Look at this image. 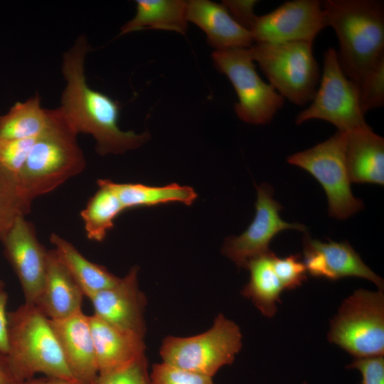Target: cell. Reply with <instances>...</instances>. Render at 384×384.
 I'll use <instances>...</instances> for the list:
<instances>
[{
    "label": "cell",
    "mask_w": 384,
    "mask_h": 384,
    "mask_svg": "<svg viewBox=\"0 0 384 384\" xmlns=\"http://www.w3.org/2000/svg\"><path fill=\"white\" fill-rule=\"evenodd\" d=\"M90 49L86 37L82 35L63 54L62 73L66 85L59 108L77 134L92 136L100 155L135 149L146 142L150 134L148 132L137 134L122 130L118 126V102L87 85L84 63Z\"/></svg>",
    "instance_id": "6da1fadb"
},
{
    "label": "cell",
    "mask_w": 384,
    "mask_h": 384,
    "mask_svg": "<svg viewBox=\"0 0 384 384\" xmlns=\"http://www.w3.org/2000/svg\"><path fill=\"white\" fill-rule=\"evenodd\" d=\"M339 42L340 67L356 85L384 59V4L377 0L321 1Z\"/></svg>",
    "instance_id": "7a4b0ae2"
},
{
    "label": "cell",
    "mask_w": 384,
    "mask_h": 384,
    "mask_svg": "<svg viewBox=\"0 0 384 384\" xmlns=\"http://www.w3.org/2000/svg\"><path fill=\"white\" fill-rule=\"evenodd\" d=\"M50 113L49 126L36 139L17 174L21 192L31 203L80 174L86 165L78 134L60 109L50 110Z\"/></svg>",
    "instance_id": "3957f363"
},
{
    "label": "cell",
    "mask_w": 384,
    "mask_h": 384,
    "mask_svg": "<svg viewBox=\"0 0 384 384\" xmlns=\"http://www.w3.org/2000/svg\"><path fill=\"white\" fill-rule=\"evenodd\" d=\"M7 321L6 355L20 378L27 381L43 373L48 378L75 380L50 320L36 305L24 303L7 313Z\"/></svg>",
    "instance_id": "277c9868"
},
{
    "label": "cell",
    "mask_w": 384,
    "mask_h": 384,
    "mask_svg": "<svg viewBox=\"0 0 384 384\" xmlns=\"http://www.w3.org/2000/svg\"><path fill=\"white\" fill-rule=\"evenodd\" d=\"M313 43H255L249 48L270 85L284 99L297 105L312 100L320 81Z\"/></svg>",
    "instance_id": "5b68a950"
},
{
    "label": "cell",
    "mask_w": 384,
    "mask_h": 384,
    "mask_svg": "<svg viewBox=\"0 0 384 384\" xmlns=\"http://www.w3.org/2000/svg\"><path fill=\"white\" fill-rule=\"evenodd\" d=\"M240 327L219 314L204 333L189 337H166L160 348L162 362L213 378L231 365L242 346Z\"/></svg>",
    "instance_id": "8992f818"
},
{
    "label": "cell",
    "mask_w": 384,
    "mask_h": 384,
    "mask_svg": "<svg viewBox=\"0 0 384 384\" xmlns=\"http://www.w3.org/2000/svg\"><path fill=\"white\" fill-rule=\"evenodd\" d=\"M327 337L354 358L383 356V291L356 290L331 320Z\"/></svg>",
    "instance_id": "52a82bcc"
},
{
    "label": "cell",
    "mask_w": 384,
    "mask_h": 384,
    "mask_svg": "<svg viewBox=\"0 0 384 384\" xmlns=\"http://www.w3.org/2000/svg\"><path fill=\"white\" fill-rule=\"evenodd\" d=\"M346 132L338 131L327 140L287 159L321 185L327 196L329 215L338 220L346 219L364 207L351 192L346 163Z\"/></svg>",
    "instance_id": "ba28073f"
},
{
    "label": "cell",
    "mask_w": 384,
    "mask_h": 384,
    "mask_svg": "<svg viewBox=\"0 0 384 384\" xmlns=\"http://www.w3.org/2000/svg\"><path fill=\"white\" fill-rule=\"evenodd\" d=\"M212 56L217 69L236 91L238 102L234 109L238 118L255 125L270 123L285 100L260 78L249 48L215 50Z\"/></svg>",
    "instance_id": "9c48e42d"
},
{
    "label": "cell",
    "mask_w": 384,
    "mask_h": 384,
    "mask_svg": "<svg viewBox=\"0 0 384 384\" xmlns=\"http://www.w3.org/2000/svg\"><path fill=\"white\" fill-rule=\"evenodd\" d=\"M321 77L311 104L297 115L295 123L321 119L346 133L369 127L361 108L357 86L342 71L337 51L331 47L324 54Z\"/></svg>",
    "instance_id": "30bf717a"
},
{
    "label": "cell",
    "mask_w": 384,
    "mask_h": 384,
    "mask_svg": "<svg viewBox=\"0 0 384 384\" xmlns=\"http://www.w3.org/2000/svg\"><path fill=\"white\" fill-rule=\"evenodd\" d=\"M255 215L248 228L238 236L225 239L222 253L237 267L246 268L248 261L270 252L271 240L284 230L293 229L306 233V227L300 223L283 220L279 211L282 206L274 199L273 187L267 183L256 186Z\"/></svg>",
    "instance_id": "8fae6325"
},
{
    "label": "cell",
    "mask_w": 384,
    "mask_h": 384,
    "mask_svg": "<svg viewBox=\"0 0 384 384\" xmlns=\"http://www.w3.org/2000/svg\"><path fill=\"white\" fill-rule=\"evenodd\" d=\"M328 26L321 1L294 0L257 16L250 30L255 43L306 41L313 43Z\"/></svg>",
    "instance_id": "7c38bea8"
},
{
    "label": "cell",
    "mask_w": 384,
    "mask_h": 384,
    "mask_svg": "<svg viewBox=\"0 0 384 384\" xmlns=\"http://www.w3.org/2000/svg\"><path fill=\"white\" fill-rule=\"evenodd\" d=\"M1 240L21 283L25 303L35 304L44 284L48 250L38 241L33 225L25 216L19 217Z\"/></svg>",
    "instance_id": "4fadbf2b"
},
{
    "label": "cell",
    "mask_w": 384,
    "mask_h": 384,
    "mask_svg": "<svg viewBox=\"0 0 384 384\" xmlns=\"http://www.w3.org/2000/svg\"><path fill=\"white\" fill-rule=\"evenodd\" d=\"M139 270L137 265L132 267L114 285L97 292L90 299L94 315L114 326L144 338L146 299L139 288Z\"/></svg>",
    "instance_id": "5bb4252c"
},
{
    "label": "cell",
    "mask_w": 384,
    "mask_h": 384,
    "mask_svg": "<svg viewBox=\"0 0 384 384\" xmlns=\"http://www.w3.org/2000/svg\"><path fill=\"white\" fill-rule=\"evenodd\" d=\"M328 240L324 242L312 239L307 233L304 235L303 262L307 274L333 281L346 277H361L371 281L379 290H383V279L363 262L348 241Z\"/></svg>",
    "instance_id": "9a60e30c"
},
{
    "label": "cell",
    "mask_w": 384,
    "mask_h": 384,
    "mask_svg": "<svg viewBox=\"0 0 384 384\" xmlns=\"http://www.w3.org/2000/svg\"><path fill=\"white\" fill-rule=\"evenodd\" d=\"M50 320L74 378L84 384H94L99 371L89 316L80 311L66 318Z\"/></svg>",
    "instance_id": "2e32d148"
},
{
    "label": "cell",
    "mask_w": 384,
    "mask_h": 384,
    "mask_svg": "<svg viewBox=\"0 0 384 384\" xmlns=\"http://www.w3.org/2000/svg\"><path fill=\"white\" fill-rule=\"evenodd\" d=\"M186 17L206 33L209 44L215 50L250 48L255 43L251 33L232 18L223 4L188 1Z\"/></svg>",
    "instance_id": "e0dca14e"
},
{
    "label": "cell",
    "mask_w": 384,
    "mask_h": 384,
    "mask_svg": "<svg viewBox=\"0 0 384 384\" xmlns=\"http://www.w3.org/2000/svg\"><path fill=\"white\" fill-rule=\"evenodd\" d=\"M84 296L55 250H48L44 284L34 305L49 319H61L82 311Z\"/></svg>",
    "instance_id": "ac0fdd59"
},
{
    "label": "cell",
    "mask_w": 384,
    "mask_h": 384,
    "mask_svg": "<svg viewBox=\"0 0 384 384\" xmlns=\"http://www.w3.org/2000/svg\"><path fill=\"white\" fill-rule=\"evenodd\" d=\"M98 374L124 366L145 354L144 338L89 316Z\"/></svg>",
    "instance_id": "d6986e66"
},
{
    "label": "cell",
    "mask_w": 384,
    "mask_h": 384,
    "mask_svg": "<svg viewBox=\"0 0 384 384\" xmlns=\"http://www.w3.org/2000/svg\"><path fill=\"white\" fill-rule=\"evenodd\" d=\"M346 163L353 183L384 185V139L369 127L347 132Z\"/></svg>",
    "instance_id": "ffe728a7"
},
{
    "label": "cell",
    "mask_w": 384,
    "mask_h": 384,
    "mask_svg": "<svg viewBox=\"0 0 384 384\" xmlns=\"http://www.w3.org/2000/svg\"><path fill=\"white\" fill-rule=\"evenodd\" d=\"M50 241L65 267L89 299L114 285L120 279L105 267L85 258L69 241L53 233Z\"/></svg>",
    "instance_id": "44dd1931"
},
{
    "label": "cell",
    "mask_w": 384,
    "mask_h": 384,
    "mask_svg": "<svg viewBox=\"0 0 384 384\" xmlns=\"http://www.w3.org/2000/svg\"><path fill=\"white\" fill-rule=\"evenodd\" d=\"M136 4L134 17L122 26L119 35L151 28L186 33V1L137 0Z\"/></svg>",
    "instance_id": "7402d4cb"
},
{
    "label": "cell",
    "mask_w": 384,
    "mask_h": 384,
    "mask_svg": "<svg viewBox=\"0 0 384 384\" xmlns=\"http://www.w3.org/2000/svg\"><path fill=\"white\" fill-rule=\"evenodd\" d=\"M273 255L270 250L248 261L246 269L250 272V280L241 291L268 318L276 314L277 303L284 291L273 268Z\"/></svg>",
    "instance_id": "603a6c76"
},
{
    "label": "cell",
    "mask_w": 384,
    "mask_h": 384,
    "mask_svg": "<svg viewBox=\"0 0 384 384\" xmlns=\"http://www.w3.org/2000/svg\"><path fill=\"white\" fill-rule=\"evenodd\" d=\"M98 189L80 212L86 235L89 240L102 242L114 225V220L124 208L117 193L114 182L98 179Z\"/></svg>",
    "instance_id": "cb8c5ba5"
},
{
    "label": "cell",
    "mask_w": 384,
    "mask_h": 384,
    "mask_svg": "<svg viewBox=\"0 0 384 384\" xmlns=\"http://www.w3.org/2000/svg\"><path fill=\"white\" fill-rule=\"evenodd\" d=\"M50 121V110L41 107L36 94L25 102H16L0 116V139L36 138L48 128Z\"/></svg>",
    "instance_id": "d4e9b609"
},
{
    "label": "cell",
    "mask_w": 384,
    "mask_h": 384,
    "mask_svg": "<svg viewBox=\"0 0 384 384\" xmlns=\"http://www.w3.org/2000/svg\"><path fill=\"white\" fill-rule=\"evenodd\" d=\"M114 186L124 210L171 203L191 205L198 195L190 186L173 183L151 186L137 183H115Z\"/></svg>",
    "instance_id": "484cf974"
},
{
    "label": "cell",
    "mask_w": 384,
    "mask_h": 384,
    "mask_svg": "<svg viewBox=\"0 0 384 384\" xmlns=\"http://www.w3.org/2000/svg\"><path fill=\"white\" fill-rule=\"evenodd\" d=\"M31 203L21 192L17 176L0 165V240L21 216H26Z\"/></svg>",
    "instance_id": "4316f807"
},
{
    "label": "cell",
    "mask_w": 384,
    "mask_h": 384,
    "mask_svg": "<svg viewBox=\"0 0 384 384\" xmlns=\"http://www.w3.org/2000/svg\"><path fill=\"white\" fill-rule=\"evenodd\" d=\"M359 102L362 112L384 105V59L366 73L357 84Z\"/></svg>",
    "instance_id": "83f0119b"
},
{
    "label": "cell",
    "mask_w": 384,
    "mask_h": 384,
    "mask_svg": "<svg viewBox=\"0 0 384 384\" xmlns=\"http://www.w3.org/2000/svg\"><path fill=\"white\" fill-rule=\"evenodd\" d=\"M94 384H151L146 355L119 368L99 373Z\"/></svg>",
    "instance_id": "f1b7e54d"
},
{
    "label": "cell",
    "mask_w": 384,
    "mask_h": 384,
    "mask_svg": "<svg viewBox=\"0 0 384 384\" xmlns=\"http://www.w3.org/2000/svg\"><path fill=\"white\" fill-rule=\"evenodd\" d=\"M272 265L284 290L294 289L307 279L306 267L299 254L279 257L274 253Z\"/></svg>",
    "instance_id": "f546056e"
},
{
    "label": "cell",
    "mask_w": 384,
    "mask_h": 384,
    "mask_svg": "<svg viewBox=\"0 0 384 384\" xmlns=\"http://www.w3.org/2000/svg\"><path fill=\"white\" fill-rule=\"evenodd\" d=\"M150 380L151 384H214L211 377L180 369L164 362L153 365Z\"/></svg>",
    "instance_id": "4dcf8cb0"
},
{
    "label": "cell",
    "mask_w": 384,
    "mask_h": 384,
    "mask_svg": "<svg viewBox=\"0 0 384 384\" xmlns=\"http://www.w3.org/2000/svg\"><path fill=\"white\" fill-rule=\"evenodd\" d=\"M36 138L0 139V165L17 176L26 162Z\"/></svg>",
    "instance_id": "1f68e13d"
},
{
    "label": "cell",
    "mask_w": 384,
    "mask_h": 384,
    "mask_svg": "<svg viewBox=\"0 0 384 384\" xmlns=\"http://www.w3.org/2000/svg\"><path fill=\"white\" fill-rule=\"evenodd\" d=\"M346 368L360 371L361 384H384L383 356L354 358Z\"/></svg>",
    "instance_id": "d6a6232c"
},
{
    "label": "cell",
    "mask_w": 384,
    "mask_h": 384,
    "mask_svg": "<svg viewBox=\"0 0 384 384\" xmlns=\"http://www.w3.org/2000/svg\"><path fill=\"white\" fill-rule=\"evenodd\" d=\"M257 1H223V4L226 7L232 18L242 27L250 31L255 23L257 15L253 9Z\"/></svg>",
    "instance_id": "836d02e7"
},
{
    "label": "cell",
    "mask_w": 384,
    "mask_h": 384,
    "mask_svg": "<svg viewBox=\"0 0 384 384\" xmlns=\"http://www.w3.org/2000/svg\"><path fill=\"white\" fill-rule=\"evenodd\" d=\"M8 295L4 291H0V351L7 354L9 351L8 344V321L6 306Z\"/></svg>",
    "instance_id": "e575fe53"
},
{
    "label": "cell",
    "mask_w": 384,
    "mask_h": 384,
    "mask_svg": "<svg viewBox=\"0 0 384 384\" xmlns=\"http://www.w3.org/2000/svg\"><path fill=\"white\" fill-rule=\"evenodd\" d=\"M13 369L6 353L0 351V384H26Z\"/></svg>",
    "instance_id": "d590c367"
},
{
    "label": "cell",
    "mask_w": 384,
    "mask_h": 384,
    "mask_svg": "<svg viewBox=\"0 0 384 384\" xmlns=\"http://www.w3.org/2000/svg\"><path fill=\"white\" fill-rule=\"evenodd\" d=\"M26 384H84L75 380H66L53 378H32L26 382Z\"/></svg>",
    "instance_id": "8d00e7d4"
},
{
    "label": "cell",
    "mask_w": 384,
    "mask_h": 384,
    "mask_svg": "<svg viewBox=\"0 0 384 384\" xmlns=\"http://www.w3.org/2000/svg\"><path fill=\"white\" fill-rule=\"evenodd\" d=\"M4 282L0 279V291L4 290Z\"/></svg>",
    "instance_id": "74e56055"
},
{
    "label": "cell",
    "mask_w": 384,
    "mask_h": 384,
    "mask_svg": "<svg viewBox=\"0 0 384 384\" xmlns=\"http://www.w3.org/2000/svg\"><path fill=\"white\" fill-rule=\"evenodd\" d=\"M303 384H307L306 382H304Z\"/></svg>",
    "instance_id": "f35d334b"
}]
</instances>
